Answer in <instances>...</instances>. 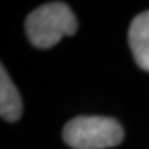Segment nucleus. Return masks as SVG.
<instances>
[{
	"mask_svg": "<svg viewBox=\"0 0 149 149\" xmlns=\"http://www.w3.org/2000/svg\"><path fill=\"white\" fill-rule=\"evenodd\" d=\"M123 138L121 124L104 116H78L63 128V141L73 149H108L118 146Z\"/></svg>",
	"mask_w": 149,
	"mask_h": 149,
	"instance_id": "obj_2",
	"label": "nucleus"
},
{
	"mask_svg": "<svg viewBox=\"0 0 149 149\" xmlns=\"http://www.w3.org/2000/svg\"><path fill=\"white\" fill-rule=\"evenodd\" d=\"M76 28V17L63 2H50L38 7L25 22L28 40L38 48L55 47L63 37L74 35Z\"/></svg>",
	"mask_w": 149,
	"mask_h": 149,
	"instance_id": "obj_1",
	"label": "nucleus"
},
{
	"mask_svg": "<svg viewBox=\"0 0 149 149\" xmlns=\"http://www.w3.org/2000/svg\"><path fill=\"white\" fill-rule=\"evenodd\" d=\"M0 114L5 121H17L22 116L20 93L3 66L0 70Z\"/></svg>",
	"mask_w": 149,
	"mask_h": 149,
	"instance_id": "obj_4",
	"label": "nucleus"
},
{
	"mask_svg": "<svg viewBox=\"0 0 149 149\" xmlns=\"http://www.w3.org/2000/svg\"><path fill=\"white\" fill-rule=\"evenodd\" d=\"M128 40L136 63L149 73V10L134 17L129 27Z\"/></svg>",
	"mask_w": 149,
	"mask_h": 149,
	"instance_id": "obj_3",
	"label": "nucleus"
}]
</instances>
